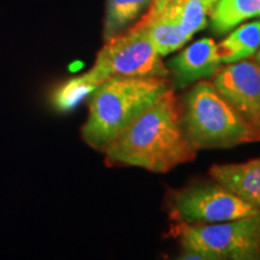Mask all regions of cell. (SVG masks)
I'll return each instance as SVG.
<instances>
[{
  "instance_id": "1",
  "label": "cell",
  "mask_w": 260,
  "mask_h": 260,
  "mask_svg": "<svg viewBox=\"0 0 260 260\" xmlns=\"http://www.w3.org/2000/svg\"><path fill=\"white\" fill-rule=\"evenodd\" d=\"M102 152L107 165L138 167L159 174L197 157L184 134L181 105L172 88L136 117Z\"/></svg>"
},
{
  "instance_id": "2",
  "label": "cell",
  "mask_w": 260,
  "mask_h": 260,
  "mask_svg": "<svg viewBox=\"0 0 260 260\" xmlns=\"http://www.w3.org/2000/svg\"><path fill=\"white\" fill-rule=\"evenodd\" d=\"M171 89L168 77H111L92 94L88 118L81 129L90 147H104L146 109Z\"/></svg>"
},
{
  "instance_id": "3",
  "label": "cell",
  "mask_w": 260,
  "mask_h": 260,
  "mask_svg": "<svg viewBox=\"0 0 260 260\" xmlns=\"http://www.w3.org/2000/svg\"><path fill=\"white\" fill-rule=\"evenodd\" d=\"M184 134L195 151L232 148L260 141L219 90L210 81H198L181 107Z\"/></svg>"
},
{
  "instance_id": "4",
  "label": "cell",
  "mask_w": 260,
  "mask_h": 260,
  "mask_svg": "<svg viewBox=\"0 0 260 260\" xmlns=\"http://www.w3.org/2000/svg\"><path fill=\"white\" fill-rule=\"evenodd\" d=\"M171 235L205 260L260 258V214L210 225L176 222Z\"/></svg>"
},
{
  "instance_id": "5",
  "label": "cell",
  "mask_w": 260,
  "mask_h": 260,
  "mask_svg": "<svg viewBox=\"0 0 260 260\" xmlns=\"http://www.w3.org/2000/svg\"><path fill=\"white\" fill-rule=\"evenodd\" d=\"M89 73L100 83L111 77L170 76L147 32L135 27L107 40Z\"/></svg>"
},
{
  "instance_id": "6",
  "label": "cell",
  "mask_w": 260,
  "mask_h": 260,
  "mask_svg": "<svg viewBox=\"0 0 260 260\" xmlns=\"http://www.w3.org/2000/svg\"><path fill=\"white\" fill-rule=\"evenodd\" d=\"M260 214V210L217 183L178 191L171 218L182 223H220Z\"/></svg>"
},
{
  "instance_id": "7",
  "label": "cell",
  "mask_w": 260,
  "mask_h": 260,
  "mask_svg": "<svg viewBox=\"0 0 260 260\" xmlns=\"http://www.w3.org/2000/svg\"><path fill=\"white\" fill-rule=\"evenodd\" d=\"M212 83L260 140V68L255 60L222 65Z\"/></svg>"
},
{
  "instance_id": "8",
  "label": "cell",
  "mask_w": 260,
  "mask_h": 260,
  "mask_svg": "<svg viewBox=\"0 0 260 260\" xmlns=\"http://www.w3.org/2000/svg\"><path fill=\"white\" fill-rule=\"evenodd\" d=\"M220 67L222 61L217 52V44L210 38L195 41L168 63L172 75L171 82L178 89L214 76Z\"/></svg>"
},
{
  "instance_id": "9",
  "label": "cell",
  "mask_w": 260,
  "mask_h": 260,
  "mask_svg": "<svg viewBox=\"0 0 260 260\" xmlns=\"http://www.w3.org/2000/svg\"><path fill=\"white\" fill-rule=\"evenodd\" d=\"M210 176L214 182L260 210V158L241 164L213 165Z\"/></svg>"
},
{
  "instance_id": "10",
  "label": "cell",
  "mask_w": 260,
  "mask_h": 260,
  "mask_svg": "<svg viewBox=\"0 0 260 260\" xmlns=\"http://www.w3.org/2000/svg\"><path fill=\"white\" fill-rule=\"evenodd\" d=\"M134 27L147 32L159 56L180 50L191 39L165 8L158 11L147 10Z\"/></svg>"
},
{
  "instance_id": "11",
  "label": "cell",
  "mask_w": 260,
  "mask_h": 260,
  "mask_svg": "<svg viewBox=\"0 0 260 260\" xmlns=\"http://www.w3.org/2000/svg\"><path fill=\"white\" fill-rule=\"evenodd\" d=\"M260 50V19L240 25L217 45L222 63L232 64L249 59Z\"/></svg>"
},
{
  "instance_id": "12",
  "label": "cell",
  "mask_w": 260,
  "mask_h": 260,
  "mask_svg": "<svg viewBox=\"0 0 260 260\" xmlns=\"http://www.w3.org/2000/svg\"><path fill=\"white\" fill-rule=\"evenodd\" d=\"M255 17H260V0H216L210 15L213 31L218 35Z\"/></svg>"
},
{
  "instance_id": "13",
  "label": "cell",
  "mask_w": 260,
  "mask_h": 260,
  "mask_svg": "<svg viewBox=\"0 0 260 260\" xmlns=\"http://www.w3.org/2000/svg\"><path fill=\"white\" fill-rule=\"evenodd\" d=\"M216 0H170L164 6L189 37L207 25Z\"/></svg>"
},
{
  "instance_id": "14",
  "label": "cell",
  "mask_w": 260,
  "mask_h": 260,
  "mask_svg": "<svg viewBox=\"0 0 260 260\" xmlns=\"http://www.w3.org/2000/svg\"><path fill=\"white\" fill-rule=\"evenodd\" d=\"M100 84L102 83L89 71L73 77L57 87L51 98L52 105L60 112L73 111L80 103L92 95Z\"/></svg>"
},
{
  "instance_id": "15",
  "label": "cell",
  "mask_w": 260,
  "mask_h": 260,
  "mask_svg": "<svg viewBox=\"0 0 260 260\" xmlns=\"http://www.w3.org/2000/svg\"><path fill=\"white\" fill-rule=\"evenodd\" d=\"M151 3L152 0H107L104 22L105 41L121 34L126 25L149 8Z\"/></svg>"
},
{
  "instance_id": "16",
  "label": "cell",
  "mask_w": 260,
  "mask_h": 260,
  "mask_svg": "<svg viewBox=\"0 0 260 260\" xmlns=\"http://www.w3.org/2000/svg\"><path fill=\"white\" fill-rule=\"evenodd\" d=\"M170 0H152L151 5H149L148 10H152V11H158V10H161Z\"/></svg>"
},
{
  "instance_id": "17",
  "label": "cell",
  "mask_w": 260,
  "mask_h": 260,
  "mask_svg": "<svg viewBox=\"0 0 260 260\" xmlns=\"http://www.w3.org/2000/svg\"><path fill=\"white\" fill-rule=\"evenodd\" d=\"M254 60H255V63L258 64V65H259V68H260V50L255 53V56H254Z\"/></svg>"
}]
</instances>
